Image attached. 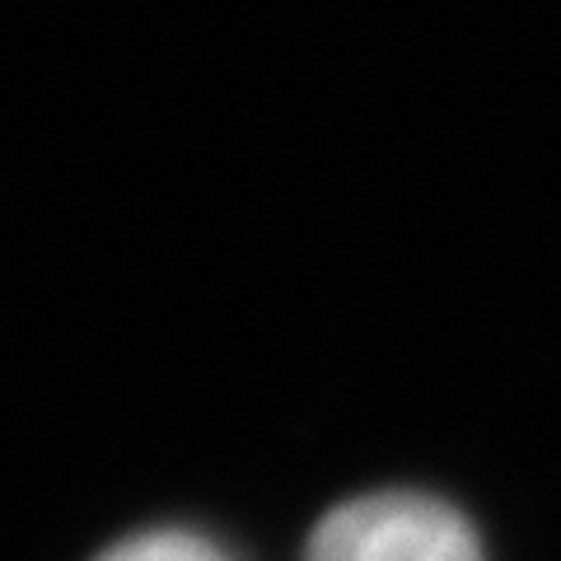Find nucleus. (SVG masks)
I'll use <instances>...</instances> for the list:
<instances>
[{
	"instance_id": "obj_1",
	"label": "nucleus",
	"mask_w": 561,
	"mask_h": 561,
	"mask_svg": "<svg viewBox=\"0 0 561 561\" xmlns=\"http://www.w3.org/2000/svg\"><path fill=\"white\" fill-rule=\"evenodd\" d=\"M309 561H482V548L445 501L383 491L332 511L313 529Z\"/></svg>"
},
{
	"instance_id": "obj_2",
	"label": "nucleus",
	"mask_w": 561,
	"mask_h": 561,
	"mask_svg": "<svg viewBox=\"0 0 561 561\" xmlns=\"http://www.w3.org/2000/svg\"><path fill=\"white\" fill-rule=\"evenodd\" d=\"M99 561H230V557L197 534L160 529V534H136L127 542H117V548H108Z\"/></svg>"
}]
</instances>
